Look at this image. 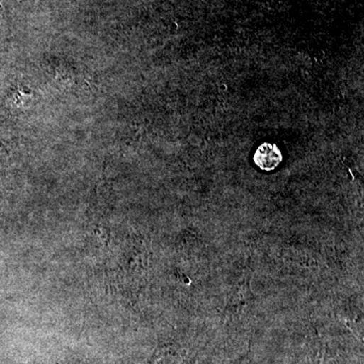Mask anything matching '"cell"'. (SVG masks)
Wrapping results in <instances>:
<instances>
[{"mask_svg":"<svg viewBox=\"0 0 364 364\" xmlns=\"http://www.w3.org/2000/svg\"><path fill=\"white\" fill-rule=\"evenodd\" d=\"M253 161L264 171H273L283 161V154L275 144L263 143L255 151Z\"/></svg>","mask_w":364,"mask_h":364,"instance_id":"obj_1","label":"cell"},{"mask_svg":"<svg viewBox=\"0 0 364 364\" xmlns=\"http://www.w3.org/2000/svg\"><path fill=\"white\" fill-rule=\"evenodd\" d=\"M4 6H2V4H0V41H1L2 32H4Z\"/></svg>","mask_w":364,"mask_h":364,"instance_id":"obj_2","label":"cell"}]
</instances>
